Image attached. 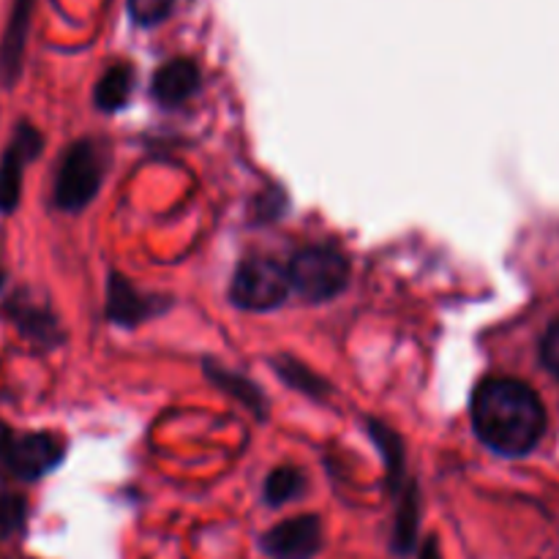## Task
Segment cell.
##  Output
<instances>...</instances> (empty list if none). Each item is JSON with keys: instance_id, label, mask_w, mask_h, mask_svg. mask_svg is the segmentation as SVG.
Listing matches in <instances>:
<instances>
[{"instance_id": "1", "label": "cell", "mask_w": 559, "mask_h": 559, "mask_svg": "<svg viewBox=\"0 0 559 559\" xmlns=\"http://www.w3.org/2000/svg\"><path fill=\"white\" fill-rule=\"evenodd\" d=\"M473 429L489 451L519 459L546 435V409L538 393L513 377H486L473 393Z\"/></svg>"}, {"instance_id": "2", "label": "cell", "mask_w": 559, "mask_h": 559, "mask_svg": "<svg viewBox=\"0 0 559 559\" xmlns=\"http://www.w3.org/2000/svg\"><path fill=\"white\" fill-rule=\"evenodd\" d=\"M287 273L293 293L306 304H325L347 287L349 260L333 246H309L293 257Z\"/></svg>"}, {"instance_id": "3", "label": "cell", "mask_w": 559, "mask_h": 559, "mask_svg": "<svg viewBox=\"0 0 559 559\" xmlns=\"http://www.w3.org/2000/svg\"><path fill=\"white\" fill-rule=\"evenodd\" d=\"M104 183V156L96 142L80 140L63 153L55 175V205L66 213H80L96 200Z\"/></svg>"}, {"instance_id": "4", "label": "cell", "mask_w": 559, "mask_h": 559, "mask_svg": "<svg viewBox=\"0 0 559 559\" xmlns=\"http://www.w3.org/2000/svg\"><path fill=\"white\" fill-rule=\"evenodd\" d=\"M287 267L278 265L276 260H246L235 271L233 284H229V300L243 311H273L289 298Z\"/></svg>"}, {"instance_id": "5", "label": "cell", "mask_w": 559, "mask_h": 559, "mask_svg": "<svg viewBox=\"0 0 559 559\" xmlns=\"http://www.w3.org/2000/svg\"><path fill=\"white\" fill-rule=\"evenodd\" d=\"M66 445L52 431H33V435L11 440L5 448V467L22 480H38L52 473L63 462Z\"/></svg>"}, {"instance_id": "6", "label": "cell", "mask_w": 559, "mask_h": 559, "mask_svg": "<svg viewBox=\"0 0 559 559\" xmlns=\"http://www.w3.org/2000/svg\"><path fill=\"white\" fill-rule=\"evenodd\" d=\"M271 559H314L322 549V522L317 516H295L267 530L260 540Z\"/></svg>"}, {"instance_id": "7", "label": "cell", "mask_w": 559, "mask_h": 559, "mask_svg": "<svg viewBox=\"0 0 559 559\" xmlns=\"http://www.w3.org/2000/svg\"><path fill=\"white\" fill-rule=\"evenodd\" d=\"M41 134L33 126L22 123L11 136L3 158H0V213H11L20 205L22 173L41 153Z\"/></svg>"}, {"instance_id": "8", "label": "cell", "mask_w": 559, "mask_h": 559, "mask_svg": "<svg viewBox=\"0 0 559 559\" xmlns=\"http://www.w3.org/2000/svg\"><path fill=\"white\" fill-rule=\"evenodd\" d=\"M167 309V300L140 293L129 278L112 273L107 284V317L120 328H136L153 314Z\"/></svg>"}, {"instance_id": "9", "label": "cell", "mask_w": 559, "mask_h": 559, "mask_svg": "<svg viewBox=\"0 0 559 559\" xmlns=\"http://www.w3.org/2000/svg\"><path fill=\"white\" fill-rule=\"evenodd\" d=\"M200 69L194 60L175 58L153 74V98L164 107H178L200 91Z\"/></svg>"}, {"instance_id": "10", "label": "cell", "mask_w": 559, "mask_h": 559, "mask_svg": "<svg viewBox=\"0 0 559 559\" xmlns=\"http://www.w3.org/2000/svg\"><path fill=\"white\" fill-rule=\"evenodd\" d=\"M31 11H33V0H16L14 11H11L9 27H5L3 33V44H0V82H3L5 87L20 76L22 49H25Z\"/></svg>"}, {"instance_id": "11", "label": "cell", "mask_w": 559, "mask_h": 559, "mask_svg": "<svg viewBox=\"0 0 559 559\" xmlns=\"http://www.w3.org/2000/svg\"><path fill=\"white\" fill-rule=\"evenodd\" d=\"M205 374L213 385L222 388L224 393H229V396L238 399L243 407H249L251 415H257V418H265L267 399L262 396V391L254 385V382H249L243 374L227 369V366L216 364V360H205Z\"/></svg>"}, {"instance_id": "12", "label": "cell", "mask_w": 559, "mask_h": 559, "mask_svg": "<svg viewBox=\"0 0 559 559\" xmlns=\"http://www.w3.org/2000/svg\"><path fill=\"white\" fill-rule=\"evenodd\" d=\"M131 91H134V71L131 66H112L104 71L96 85V107L104 112H118L129 104Z\"/></svg>"}, {"instance_id": "13", "label": "cell", "mask_w": 559, "mask_h": 559, "mask_svg": "<svg viewBox=\"0 0 559 559\" xmlns=\"http://www.w3.org/2000/svg\"><path fill=\"white\" fill-rule=\"evenodd\" d=\"M306 491V475L298 467H278L265 480V502L271 508H282Z\"/></svg>"}, {"instance_id": "14", "label": "cell", "mask_w": 559, "mask_h": 559, "mask_svg": "<svg viewBox=\"0 0 559 559\" xmlns=\"http://www.w3.org/2000/svg\"><path fill=\"white\" fill-rule=\"evenodd\" d=\"M273 366H276V374H282L284 382H287V385H293L295 391L306 393V396H314V399L328 396V382L322 380V377H317L309 366L298 364V360H293V358H276L273 360Z\"/></svg>"}, {"instance_id": "15", "label": "cell", "mask_w": 559, "mask_h": 559, "mask_svg": "<svg viewBox=\"0 0 559 559\" xmlns=\"http://www.w3.org/2000/svg\"><path fill=\"white\" fill-rule=\"evenodd\" d=\"M27 502L20 495H0V540L25 527Z\"/></svg>"}, {"instance_id": "16", "label": "cell", "mask_w": 559, "mask_h": 559, "mask_svg": "<svg viewBox=\"0 0 559 559\" xmlns=\"http://www.w3.org/2000/svg\"><path fill=\"white\" fill-rule=\"evenodd\" d=\"M175 0H129V14L136 25H158L169 16Z\"/></svg>"}, {"instance_id": "17", "label": "cell", "mask_w": 559, "mask_h": 559, "mask_svg": "<svg viewBox=\"0 0 559 559\" xmlns=\"http://www.w3.org/2000/svg\"><path fill=\"white\" fill-rule=\"evenodd\" d=\"M540 360L549 369V374L559 380V320L551 322L540 338Z\"/></svg>"}, {"instance_id": "18", "label": "cell", "mask_w": 559, "mask_h": 559, "mask_svg": "<svg viewBox=\"0 0 559 559\" xmlns=\"http://www.w3.org/2000/svg\"><path fill=\"white\" fill-rule=\"evenodd\" d=\"M420 559H442V557H440V546H437V540H429V544H426L424 557H420Z\"/></svg>"}, {"instance_id": "19", "label": "cell", "mask_w": 559, "mask_h": 559, "mask_svg": "<svg viewBox=\"0 0 559 559\" xmlns=\"http://www.w3.org/2000/svg\"><path fill=\"white\" fill-rule=\"evenodd\" d=\"M9 442H11L9 426L0 424V456H3V453H5V448H9Z\"/></svg>"}, {"instance_id": "20", "label": "cell", "mask_w": 559, "mask_h": 559, "mask_svg": "<svg viewBox=\"0 0 559 559\" xmlns=\"http://www.w3.org/2000/svg\"><path fill=\"white\" fill-rule=\"evenodd\" d=\"M0 287H3V267H0Z\"/></svg>"}]
</instances>
